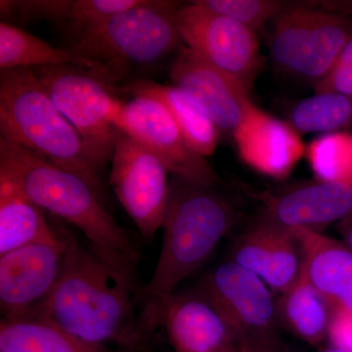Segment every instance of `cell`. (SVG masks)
<instances>
[{
	"mask_svg": "<svg viewBox=\"0 0 352 352\" xmlns=\"http://www.w3.org/2000/svg\"><path fill=\"white\" fill-rule=\"evenodd\" d=\"M175 23L186 46L252 89L263 64L256 32L198 0L182 4Z\"/></svg>",
	"mask_w": 352,
	"mask_h": 352,
	"instance_id": "obj_8",
	"label": "cell"
},
{
	"mask_svg": "<svg viewBox=\"0 0 352 352\" xmlns=\"http://www.w3.org/2000/svg\"><path fill=\"white\" fill-rule=\"evenodd\" d=\"M201 6L223 14L258 34L270 21L284 12L289 1L275 0H198Z\"/></svg>",
	"mask_w": 352,
	"mask_h": 352,
	"instance_id": "obj_27",
	"label": "cell"
},
{
	"mask_svg": "<svg viewBox=\"0 0 352 352\" xmlns=\"http://www.w3.org/2000/svg\"><path fill=\"white\" fill-rule=\"evenodd\" d=\"M322 352H346L344 351H342V349H337V347H333V349H329L327 351H324Z\"/></svg>",
	"mask_w": 352,
	"mask_h": 352,
	"instance_id": "obj_31",
	"label": "cell"
},
{
	"mask_svg": "<svg viewBox=\"0 0 352 352\" xmlns=\"http://www.w3.org/2000/svg\"><path fill=\"white\" fill-rule=\"evenodd\" d=\"M180 2L147 0L69 34L71 50L96 64L97 78L108 85L126 76L131 64H151L179 50L175 23Z\"/></svg>",
	"mask_w": 352,
	"mask_h": 352,
	"instance_id": "obj_5",
	"label": "cell"
},
{
	"mask_svg": "<svg viewBox=\"0 0 352 352\" xmlns=\"http://www.w3.org/2000/svg\"><path fill=\"white\" fill-rule=\"evenodd\" d=\"M109 184L146 240L163 226L170 195L168 170L135 138L120 131L116 141Z\"/></svg>",
	"mask_w": 352,
	"mask_h": 352,
	"instance_id": "obj_9",
	"label": "cell"
},
{
	"mask_svg": "<svg viewBox=\"0 0 352 352\" xmlns=\"http://www.w3.org/2000/svg\"><path fill=\"white\" fill-rule=\"evenodd\" d=\"M277 315L298 335L308 340H320L328 333L331 305L300 272L296 283L282 294Z\"/></svg>",
	"mask_w": 352,
	"mask_h": 352,
	"instance_id": "obj_24",
	"label": "cell"
},
{
	"mask_svg": "<svg viewBox=\"0 0 352 352\" xmlns=\"http://www.w3.org/2000/svg\"><path fill=\"white\" fill-rule=\"evenodd\" d=\"M314 89L316 94L333 92L352 99V38L325 78L314 85Z\"/></svg>",
	"mask_w": 352,
	"mask_h": 352,
	"instance_id": "obj_28",
	"label": "cell"
},
{
	"mask_svg": "<svg viewBox=\"0 0 352 352\" xmlns=\"http://www.w3.org/2000/svg\"><path fill=\"white\" fill-rule=\"evenodd\" d=\"M0 176L44 212L80 229L92 251L141 285L135 268L139 252L131 234L109 214L103 199L82 177L3 138H0Z\"/></svg>",
	"mask_w": 352,
	"mask_h": 352,
	"instance_id": "obj_3",
	"label": "cell"
},
{
	"mask_svg": "<svg viewBox=\"0 0 352 352\" xmlns=\"http://www.w3.org/2000/svg\"><path fill=\"white\" fill-rule=\"evenodd\" d=\"M120 90L132 97H149L161 102L168 109L190 147L206 159L214 155L219 143V127L175 85L138 80L126 83Z\"/></svg>",
	"mask_w": 352,
	"mask_h": 352,
	"instance_id": "obj_20",
	"label": "cell"
},
{
	"mask_svg": "<svg viewBox=\"0 0 352 352\" xmlns=\"http://www.w3.org/2000/svg\"><path fill=\"white\" fill-rule=\"evenodd\" d=\"M352 214V186L317 182L298 185L264 200L259 219L293 231L319 229Z\"/></svg>",
	"mask_w": 352,
	"mask_h": 352,
	"instance_id": "obj_16",
	"label": "cell"
},
{
	"mask_svg": "<svg viewBox=\"0 0 352 352\" xmlns=\"http://www.w3.org/2000/svg\"><path fill=\"white\" fill-rule=\"evenodd\" d=\"M351 138H352V131L351 132Z\"/></svg>",
	"mask_w": 352,
	"mask_h": 352,
	"instance_id": "obj_32",
	"label": "cell"
},
{
	"mask_svg": "<svg viewBox=\"0 0 352 352\" xmlns=\"http://www.w3.org/2000/svg\"><path fill=\"white\" fill-rule=\"evenodd\" d=\"M328 335L333 347L352 352V310L338 305L331 307Z\"/></svg>",
	"mask_w": 352,
	"mask_h": 352,
	"instance_id": "obj_29",
	"label": "cell"
},
{
	"mask_svg": "<svg viewBox=\"0 0 352 352\" xmlns=\"http://www.w3.org/2000/svg\"><path fill=\"white\" fill-rule=\"evenodd\" d=\"M170 65L173 85L187 95L222 131L239 126L252 103L249 87L182 45Z\"/></svg>",
	"mask_w": 352,
	"mask_h": 352,
	"instance_id": "obj_13",
	"label": "cell"
},
{
	"mask_svg": "<svg viewBox=\"0 0 352 352\" xmlns=\"http://www.w3.org/2000/svg\"><path fill=\"white\" fill-rule=\"evenodd\" d=\"M66 236L68 249L59 279L31 315L89 344L107 346L113 342L124 352L144 351L138 321L144 287L127 279L72 234Z\"/></svg>",
	"mask_w": 352,
	"mask_h": 352,
	"instance_id": "obj_1",
	"label": "cell"
},
{
	"mask_svg": "<svg viewBox=\"0 0 352 352\" xmlns=\"http://www.w3.org/2000/svg\"><path fill=\"white\" fill-rule=\"evenodd\" d=\"M39 82L76 131L95 164L105 171L122 126L124 103L87 69L60 65L32 68Z\"/></svg>",
	"mask_w": 352,
	"mask_h": 352,
	"instance_id": "obj_7",
	"label": "cell"
},
{
	"mask_svg": "<svg viewBox=\"0 0 352 352\" xmlns=\"http://www.w3.org/2000/svg\"><path fill=\"white\" fill-rule=\"evenodd\" d=\"M200 294L236 336L264 337L277 320V307L270 287L232 261L208 273L201 282Z\"/></svg>",
	"mask_w": 352,
	"mask_h": 352,
	"instance_id": "obj_12",
	"label": "cell"
},
{
	"mask_svg": "<svg viewBox=\"0 0 352 352\" xmlns=\"http://www.w3.org/2000/svg\"><path fill=\"white\" fill-rule=\"evenodd\" d=\"M230 261L283 294L302 272V247L296 232L259 219L234 242Z\"/></svg>",
	"mask_w": 352,
	"mask_h": 352,
	"instance_id": "obj_15",
	"label": "cell"
},
{
	"mask_svg": "<svg viewBox=\"0 0 352 352\" xmlns=\"http://www.w3.org/2000/svg\"><path fill=\"white\" fill-rule=\"evenodd\" d=\"M0 138L82 177L104 200V171L31 68L0 73Z\"/></svg>",
	"mask_w": 352,
	"mask_h": 352,
	"instance_id": "obj_4",
	"label": "cell"
},
{
	"mask_svg": "<svg viewBox=\"0 0 352 352\" xmlns=\"http://www.w3.org/2000/svg\"><path fill=\"white\" fill-rule=\"evenodd\" d=\"M61 239L44 210L6 177L0 176V256L24 245Z\"/></svg>",
	"mask_w": 352,
	"mask_h": 352,
	"instance_id": "obj_21",
	"label": "cell"
},
{
	"mask_svg": "<svg viewBox=\"0 0 352 352\" xmlns=\"http://www.w3.org/2000/svg\"><path fill=\"white\" fill-rule=\"evenodd\" d=\"M302 247V271L331 307L352 310V251L317 231H296Z\"/></svg>",
	"mask_w": 352,
	"mask_h": 352,
	"instance_id": "obj_18",
	"label": "cell"
},
{
	"mask_svg": "<svg viewBox=\"0 0 352 352\" xmlns=\"http://www.w3.org/2000/svg\"><path fill=\"white\" fill-rule=\"evenodd\" d=\"M161 326L176 352H232V329L199 295L173 294L164 303Z\"/></svg>",
	"mask_w": 352,
	"mask_h": 352,
	"instance_id": "obj_17",
	"label": "cell"
},
{
	"mask_svg": "<svg viewBox=\"0 0 352 352\" xmlns=\"http://www.w3.org/2000/svg\"><path fill=\"white\" fill-rule=\"evenodd\" d=\"M338 229L344 239V244L352 251V214L346 217V219L340 220Z\"/></svg>",
	"mask_w": 352,
	"mask_h": 352,
	"instance_id": "obj_30",
	"label": "cell"
},
{
	"mask_svg": "<svg viewBox=\"0 0 352 352\" xmlns=\"http://www.w3.org/2000/svg\"><path fill=\"white\" fill-rule=\"evenodd\" d=\"M289 124L300 133H333L352 126V99L322 92L296 104L289 113Z\"/></svg>",
	"mask_w": 352,
	"mask_h": 352,
	"instance_id": "obj_25",
	"label": "cell"
},
{
	"mask_svg": "<svg viewBox=\"0 0 352 352\" xmlns=\"http://www.w3.org/2000/svg\"><path fill=\"white\" fill-rule=\"evenodd\" d=\"M55 244L36 243L0 256V307L7 320L36 311L50 295L63 268L66 232Z\"/></svg>",
	"mask_w": 352,
	"mask_h": 352,
	"instance_id": "obj_11",
	"label": "cell"
},
{
	"mask_svg": "<svg viewBox=\"0 0 352 352\" xmlns=\"http://www.w3.org/2000/svg\"><path fill=\"white\" fill-rule=\"evenodd\" d=\"M305 153L318 180L352 186L351 132L323 134L308 145Z\"/></svg>",
	"mask_w": 352,
	"mask_h": 352,
	"instance_id": "obj_26",
	"label": "cell"
},
{
	"mask_svg": "<svg viewBox=\"0 0 352 352\" xmlns=\"http://www.w3.org/2000/svg\"><path fill=\"white\" fill-rule=\"evenodd\" d=\"M0 352H116L89 344L43 317L1 319Z\"/></svg>",
	"mask_w": 352,
	"mask_h": 352,
	"instance_id": "obj_22",
	"label": "cell"
},
{
	"mask_svg": "<svg viewBox=\"0 0 352 352\" xmlns=\"http://www.w3.org/2000/svg\"><path fill=\"white\" fill-rule=\"evenodd\" d=\"M120 131L135 138L154 153L173 176L206 186L221 185L217 171L206 157L190 147L161 102L138 96L124 103Z\"/></svg>",
	"mask_w": 352,
	"mask_h": 352,
	"instance_id": "obj_10",
	"label": "cell"
},
{
	"mask_svg": "<svg viewBox=\"0 0 352 352\" xmlns=\"http://www.w3.org/2000/svg\"><path fill=\"white\" fill-rule=\"evenodd\" d=\"M73 65L97 78L96 64L71 48H58L21 28L0 23V69Z\"/></svg>",
	"mask_w": 352,
	"mask_h": 352,
	"instance_id": "obj_23",
	"label": "cell"
},
{
	"mask_svg": "<svg viewBox=\"0 0 352 352\" xmlns=\"http://www.w3.org/2000/svg\"><path fill=\"white\" fill-rule=\"evenodd\" d=\"M147 0H21L0 2L1 14L15 13L21 19L50 20L69 34L82 32L102 20L143 6Z\"/></svg>",
	"mask_w": 352,
	"mask_h": 352,
	"instance_id": "obj_19",
	"label": "cell"
},
{
	"mask_svg": "<svg viewBox=\"0 0 352 352\" xmlns=\"http://www.w3.org/2000/svg\"><path fill=\"white\" fill-rule=\"evenodd\" d=\"M232 134L241 160L273 179L288 177L307 151L300 133L291 124L252 102Z\"/></svg>",
	"mask_w": 352,
	"mask_h": 352,
	"instance_id": "obj_14",
	"label": "cell"
},
{
	"mask_svg": "<svg viewBox=\"0 0 352 352\" xmlns=\"http://www.w3.org/2000/svg\"><path fill=\"white\" fill-rule=\"evenodd\" d=\"M352 38V2L292 1L272 21L268 45L278 69L320 82Z\"/></svg>",
	"mask_w": 352,
	"mask_h": 352,
	"instance_id": "obj_6",
	"label": "cell"
},
{
	"mask_svg": "<svg viewBox=\"0 0 352 352\" xmlns=\"http://www.w3.org/2000/svg\"><path fill=\"white\" fill-rule=\"evenodd\" d=\"M220 187L171 176L162 226L163 247L153 276L139 298V329L147 344L161 327L164 303L176 287L205 263L239 221V206Z\"/></svg>",
	"mask_w": 352,
	"mask_h": 352,
	"instance_id": "obj_2",
	"label": "cell"
}]
</instances>
